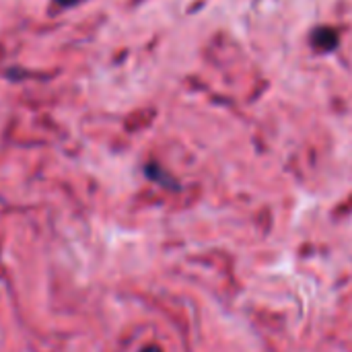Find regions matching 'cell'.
<instances>
[{
    "instance_id": "obj_3",
    "label": "cell",
    "mask_w": 352,
    "mask_h": 352,
    "mask_svg": "<svg viewBox=\"0 0 352 352\" xmlns=\"http://www.w3.org/2000/svg\"><path fill=\"white\" fill-rule=\"evenodd\" d=\"M140 352H163V351H161L159 346H155V344H151V346H144V349H142V351H140Z\"/></svg>"
},
{
    "instance_id": "obj_1",
    "label": "cell",
    "mask_w": 352,
    "mask_h": 352,
    "mask_svg": "<svg viewBox=\"0 0 352 352\" xmlns=\"http://www.w3.org/2000/svg\"><path fill=\"white\" fill-rule=\"evenodd\" d=\"M144 175H146L151 182H155V184H159V186H163V188H167V190H177V182H175L169 173H165V169H161L157 163H148V165L144 167Z\"/></svg>"
},
{
    "instance_id": "obj_2",
    "label": "cell",
    "mask_w": 352,
    "mask_h": 352,
    "mask_svg": "<svg viewBox=\"0 0 352 352\" xmlns=\"http://www.w3.org/2000/svg\"><path fill=\"white\" fill-rule=\"evenodd\" d=\"M82 0H54V4L56 6H60V8H74V6H78Z\"/></svg>"
}]
</instances>
